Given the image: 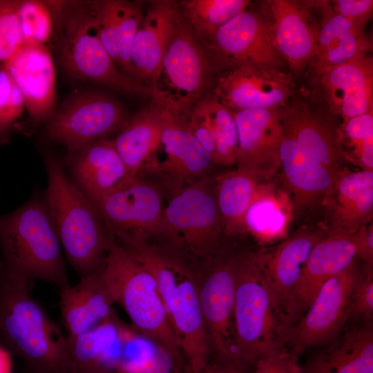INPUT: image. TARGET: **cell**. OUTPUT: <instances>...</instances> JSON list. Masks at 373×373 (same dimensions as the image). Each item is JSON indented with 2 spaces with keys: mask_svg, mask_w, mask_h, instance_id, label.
Listing matches in <instances>:
<instances>
[{
  "mask_svg": "<svg viewBox=\"0 0 373 373\" xmlns=\"http://www.w3.org/2000/svg\"><path fill=\"white\" fill-rule=\"evenodd\" d=\"M153 276L188 373L209 364L211 348L201 312L195 265L145 242L123 246Z\"/></svg>",
  "mask_w": 373,
  "mask_h": 373,
  "instance_id": "6da1fadb",
  "label": "cell"
},
{
  "mask_svg": "<svg viewBox=\"0 0 373 373\" xmlns=\"http://www.w3.org/2000/svg\"><path fill=\"white\" fill-rule=\"evenodd\" d=\"M26 280L0 272V334L36 373H74L67 336L29 292Z\"/></svg>",
  "mask_w": 373,
  "mask_h": 373,
  "instance_id": "7a4b0ae2",
  "label": "cell"
},
{
  "mask_svg": "<svg viewBox=\"0 0 373 373\" xmlns=\"http://www.w3.org/2000/svg\"><path fill=\"white\" fill-rule=\"evenodd\" d=\"M46 202L68 262L80 278L99 269L115 240L98 209L54 155L45 153Z\"/></svg>",
  "mask_w": 373,
  "mask_h": 373,
  "instance_id": "3957f363",
  "label": "cell"
},
{
  "mask_svg": "<svg viewBox=\"0 0 373 373\" xmlns=\"http://www.w3.org/2000/svg\"><path fill=\"white\" fill-rule=\"evenodd\" d=\"M0 246L2 271L8 276L43 280L60 289L70 285L44 194L35 192L20 207L0 216Z\"/></svg>",
  "mask_w": 373,
  "mask_h": 373,
  "instance_id": "277c9868",
  "label": "cell"
},
{
  "mask_svg": "<svg viewBox=\"0 0 373 373\" xmlns=\"http://www.w3.org/2000/svg\"><path fill=\"white\" fill-rule=\"evenodd\" d=\"M267 251H237L235 260L233 323L240 366L256 361L284 346L287 332L265 278Z\"/></svg>",
  "mask_w": 373,
  "mask_h": 373,
  "instance_id": "5b68a950",
  "label": "cell"
},
{
  "mask_svg": "<svg viewBox=\"0 0 373 373\" xmlns=\"http://www.w3.org/2000/svg\"><path fill=\"white\" fill-rule=\"evenodd\" d=\"M166 200L157 227L145 243L193 264L222 245L226 239L213 176L184 186Z\"/></svg>",
  "mask_w": 373,
  "mask_h": 373,
  "instance_id": "8992f818",
  "label": "cell"
},
{
  "mask_svg": "<svg viewBox=\"0 0 373 373\" xmlns=\"http://www.w3.org/2000/svg\"><path fill=\"white\" fill-rule=\"evenodd\" d=\"M60 19L59 55L73 79L128 95L151 97V90L125 75L102 44L90 1H48Z\"/></svg>",
  "mask_w": 373,
  "mask_h": 373,
  "instance_id": "52a82bcc",
  "label": "cell"
},
{
  "mask_svg": "<svg viewBox=\"0 0 373 373\" xmlns=\"http://www.w3.org/2000/svg\"><path fill=\"white\" fill-rule=\"evenodd\" d=\"M99 271L114 303L125 311L132 327L162 345L184 367L183 356L149 271L115 240Z\"/></svg>",
  "mask_w": 373,
  "mask_h": 373,
  "instance_id": "ba28073f",
  "label": "cell"
},
{
  "mask_svg": "<svg viewBox=\"0 0 373 373\" xmlns=\"http://www.w3.org/2000/svg\"><path fill=\"white\" fill-rule=\"evenodd\" d=\"M216 70L181 13L153 79L152 103L181 115L209 95Z\"/></svg>",
  "mask_w": 373,
  "mask_h": 373,
  "instance_id": "9c48e42d",
  "label": "cell"
},
{
  "mask_svg": "<svg viewBox=\"0 0 373 373\" xmlns=\"http://www.w3.org/2000/svg\"><path fill=\"white\" fill-rule=\"evenodd\" d=\"M229 242L225 240L216 252L194 265L200 305L211 351L218 361L241 369L233 323L237 251L231 249Z\"/></svg>",
  "mask_w": 373,
  "mask_h": 373,
  "instance_id": "30bf717a",
  "label": "cell"
},
{
  "mask_svg": "<svg viewBox=\"0 0 373 373\" xmlns=\"http://www.w3.org/2000/svg\"><path fill=\"white\" fill-rule=\"evenodd\" d=\"M164 113L159 142L136 177L157 183L165 198L184 186L213 177L211 173L216 164L183 117Z\"/></svg>",
  "mask_w": 373,
  "mask_h": 373,
  "instance_id": "8fae6325",
  "label": "cell"
},
{
  "mask_svg": "<svg viewBox=\"0 0 373 373\" xmlns=\"http://www.w3.org/2000/svg\"><path fill=\"white\" fill-rule=\"evenodd\" d=\"M129 115L113 96L96 90L79 93L66 99L47 122L45 135L73 153L93 142L118 133Z\"/></svg>",
  "mask_w": 373,
  "mask_h": 373,
  "instance_id": "7c38bea8",
  "label": "cell"
},
{
  "mask_svg": "<svg viewBox=\"0 0 373 373\" xmlns=\"http://www.w3.org/2000/svg\"><path fill=\"white\" fill-rule=\"evenodd\" d=\"M263 5L258 9L249 7L201 44L215 70L253 63L283 70L286 63L276 47Z\"/></svg>",
  "mask_w": 373,
  "mask_h": 373,
  "instance_id": "4fadbf2b",
  "label": "cell"
},
{
  "mask_svg": "<svg viewBox=\"0 0 373 373\" xmlns=\"http://www.w3.org/2000/svg\"><path fill=\"white\" fill-rule=\"evenodd\" d=\"M296 93L284 70L253 63L216 70L209 95L232 111L285 108Z\"/></svg>",
  "mask_w": 373,
  "mask_h": 373,
  "instance_id": "5bb4252c",
  "label": "cell"
},
{
  "mask_svg": "<svg viewBox=\"0 0 373 373\" xmlns=\"http://www.w3.org/2000/svg\"><path fill=\"white\" fill-rule=\"evenodd\" d=\"M361 270L355 260L322 285L305 314L286 333L284 342L289 351L298 356L329 344L339 335L350 316L352 291Z\"/></svg>",
  "mask_w": 373,
  "mask_h": 373,
  "instance_id": "9a60e30c",
  "label": "cell"
},
{
  "mask_svg": "<svg viewBox=\"0 0 373 373\" xmlns=\"http://www.w3.org/2000/svg\"><path fill=\"white\" fill-rule=\"evenodd\" d=\"M94 204L115 242L125 245L146 242L151 236L164 195L157 183L135 177Z\"/></svg>",
  "mask_w": 373,
  "mask_h": 373,
  "instance_id": "2e32d148",
  "label": "cell"
},
{
  "mask_svg": "<svg viewBox=\"0 0 373 373\" xmlns=\"http://www.w3.org/2000/svg\"><path fill=\"white\" fill-rule=\"evenodd\" d=\"M338 118L311 95L296 91L283 109L284 133L306 157L338 172L347 168L339 144Z\"/></svg>",
  "mask_w": 373,
  "mask_h": 373,
  "instance_id": "e0dca14e",
  "label": "cell"
},
{
  "mask_svg": "<svg viewBox=\"0 0 373 373\" xmlns=\"http://www.w3.org/2000/svg\"><path fill=\"white\" fill-rule=\"evenodd\" d=\"M283 109L233 111L238 139L237 169L259 182L270 180L280 170Z\"/></svg>",
  "mask_w": 373,
  "mask_h": 373,
  "instance_id": "ac0fdd59",
  "label": "cell"
},
{
  "mask_svg": "<svg viewBox=\"0 0 373 373\" xmlns=\"http://www.w3.org/2000/svg\"><path fill=\"white\" fill-rule=\"evenodd\" d=\"M311 95L341 122L373 111V59L358 57L321 74Z\"/></svg>",
  "mask_w": 373,
  "mask_h": 373,
  "instance_id": "d6986e66",
  "label": "cell"
},
{
  "mask_svg": "<svg viewBox=\"0 0 373 373\" xmlns=\"http://www.w3.org/2000/svg\"><path fill=\"white\" fill-rule=\"evenodd\" d=\"M2 65L19 88L30 118L48 122L56 104L55 68L48 46L25 41Z\"/></svg>",
  "mask_w": 373,
  "mask_h": 373,
  "instance_id": "ffe728a7",
  "label": "cell"
},
{
  "mask_svg": "<svg viewBox=\"0 0 373 373\" xmlns=\"http://www.w3.org/2000/svg\"><path fill=\"white\" fill-rule=\"evenodd\" d=\"M356 258L352 235L325 231L312 247L293 292L287 316L289 327L300 319L322 285Z\"/></svg>",
  "mask_w": 373,
  "mask_h": 373,
  "instance_id": "44dd1931",
  "label": "cell"
},
{
  "mask_svg": "<svg viewBox=\"0 0 373 373\" xmlns=\"http://www.w3.org/2000/svg\"><path fill=\"white\" fill-rule=\"evenodd\" d=\"M321 208L325 232L355 233L372 219L373 171H339Z\"/></svg>",
  "mask_w": 373,
  "mask_h": 373,
  "instance_id": "7402d4cb",
  "label": "cell"
},
{
  "mask_svg": "<svg viewBox=\"0 0 373 373\" xmlns=\"http://www.w3.org/2000/svg\"><path fill=\"white\" fill-rule=\"evenodd\" d=\"M263 4L271 22L276 47L289 73L297 77L314 56L318 25H314L304 1L272 0Z\"/></svg>",
  "mask_w": 373,
  "mask_h": 373,
  "instance_id": "603a6c76",
  "label": "cell"
},
{
  "mask_svg": "<svg viewBox=\"0 0 373 373\" xmlns=\"http://www.w3.org/2000/svg\"><path fill=\"white\" fill-rule=\"evenodd\" d=\"M311 4L321 14L315 54L307 68L311 82L329 68L370 54L372 43L365 30L336 14L329 1H312Z\"/></svg>",
  "mask_w": 373,
  "mask_h": 373,
  "instance_id": "cb8c5ba5",
  "label": "cell"
},
{
  "mask_svg": "<svg viewBox=\"0 0 373 373\" xmlns=\"http://www.w3.org/2000/svg\"><path fill=\"white\" fill-rule=\"evenodd\" d=\"M67 164L70 179L93 203L135 178L110 139L93 142L69 153Z\"/></svg>",
  "mask_w": 373,
  "mask_h": 373,
  "instance_id": "d4e9b609",
  "label": "cell"
},
{
  "mask_svg": "<svg viewBox=\"0 0 373 373\" xmlns=\"http://www.w3.org/2000/svg\"><path fill=\"white\" fill-rule=\"evenodd\" d=\"M180 15L179 1H149L134 37L131 59L137 81L151 88Z\"/></svg>",
  "mask_w": 373,
  "mask_h": 373,
  "instance_id": "484cf974",
  "label": "cell"
},
{
  "mask_svg": "<svg viewBox=\"0 0 373 373\" xmlns=\"http://www.w3.org/2000/svg\"><path fill=\"white\" fill-rule=\"evenodd\" d=\"M325 231L301 229L267 254L265 278L274 303L286 325L294 289L309 253Z\"/></svg>",
  "mask_w": 373,
  "mask_h": 373,
  "instance_id": "4316f807",
  "label": "cell"
},
{
  "mask_svg": "<svg viewBox=\"0 0 373 373\" xmlns=\"http://www.w3.org/2000/svg\"><path fill=\"white\" fill-rule=\"evenodd\" d=\"M180 116L216 165L236 164L238 139L232 111L209 94Z\"/></svg>",
  "mask_w": 373,
  "mask_h": 373,
  "instance_id": "83f0119b",
  "label": "cell"
},
{
  "mask_svg": "<svg viewBox=\"0 0 373 373\" xmlns=\"http://www.w3.org/2000/svg\"><path fill=\"white\" fill-rule=\"evenodd\" d=\"M280 170L294 209L321 207L337 173L306 157L284 133L279 149Z\"/></svg>",
  "mask_w": 373,
  "mask_h": 373,
  "instance_id": "f1b7e54d",
  "label": "cell"
},
{
  "mask_svg": "<svg viewBox=\"0 0 373 373\" xmlns=\"http://www.w3.org/2000/svg\"><path fill=\"white\" fill-rule=\"evenodd\" d=\"M113 304L99 270L59 291V308L69 336L84 334L105 321L114 313Z\"/></svg>",
  "mask_w": 373,
  "mask_h": 373,
  "instance_id": "f546056e",
  "label": "cell"
},
{
  "mask_svg": "<svg viewBox=\"0 0 373 373\" xmlns=\"http://www.w3.org/2000/svg\"><path fill=\"white\" fill-rule=\"evenodd\" d=\"M302 373H373L372 323L338 336L302 366Z\"/></svg>",
  "mask_w": 373,
  "mask_h": 373,
  "instance_id": "4dcf8cb0",
  "label": "cell"
},
{
  "mask_svg": "<svg viewBox=\"0 0 373 373\" xmlns=\"http://www.w3.org/2000/svg\"><path fill=\"white\" fill-rule=\"evenodd\" d=\"M165 120V113L151 103L130 116L112 140L130 174L136 177L157 146Z\"/></svg>",
  "mask_w": 373,
  "mask_h": 373,
  "instance_id": "1f68e13d",
  "label": "cell"
},
{
  "mask_svg": "<svg viewBox=\"0 0 373 373\" xmlns=\"http://www.w3.org/2000/svg\"><path fill=\"white\" fill-rule=\"evenodd\" d=\"M289 195L271 182H258L245 217L247 234L263 242L283 236L294 210Z\"/></svg>",
  "mask_w": 373,
  "mask_h": 373,
  "instance_id": "d6a6232c",
  "label": "cell"
},
{
  "mask_svg": "<svg viewBox=\"0 0 373 373\" xmlns=\"http://www.w3.org/2000/svg\"><path fill=\"white\" fill-rule=\"evenodd\" d=\"M213 180L224 238L247 235L245 217L260 182L238 169L214 175Z\"/></svg>",
  "mask_w": 373,
  "mask_h": 373,
  "instance_id": "836d02e7",
  "label": "cell"
},
{
  "mask_svg": "<svg viewBox=\"0 0 373 373\" xmlns=\"http://www.w3.org/2000/svg\"><path fill=\"white\" fill-rule=\"evenodd\" d=\"M249 0H184L179 1L182 17L200 44L247 9Z\"/></svg>",
  "mask_w": 373,
  "mask_h": 373,
  "instance_id": "e575fe53",
  "label": "cell"
},
{
  "mask_svg": "<svg viewBox=\"0 0 373 373\" xmlns=\"http://www.w3.org/2000/svg\"><path fill=\"white\" fill-rule=\"evenodd\" d=\"M338 134L346 162L373 171V111L341 122Z\"/></svg>",
  "mask_w": 373,
  "mask_h": 373,
  "instance_id": "d590c367",
  "label": "cell"
},
{
  "mask_svg": "<svg viewBox=\"0 0 373 373\" xmlns=\"http://www.w3.org/2000/svg\"><path fill=\"white\" fill-rule=\"evenodd\" d=\"M117 8L119 48L117 66L125 75L138 82L131 63V51L135 35L144 14L142 3L117 0Z\"/></svg>",
  "mask_w": 373,
  "mask_h": 373,
  "instance_id": "8d00e7d4",
  "label": "cell"
},
{
  "mask_svg": "<svg viewBox=\"0 0 373 373\" xmlns=\"http://www.w3.org/2000/svg\"><path fill=\"white\" fill-rule=\"evenodd\" d=\"M23 42L34 41L46 45L51 38L54 16L46 1L22 0L18 11Z\"/></svg>",
  "mask_w": 373,
  "mask_h": 373,
  "instance_id": "74e56055",
  "label": "cell"
},
{
  "mask_svg": "<svg viewBox=\"0 0 373 373\" xmlns=\"http://www.w3.org/2000/svg\"><path fill=\"white\" fill-rule=\"evenodd\" d=\"M25 108L23 95L4 66L0 65V144L8 141L14 122Z\"/></svg>",
  "mask_w": 373,
  "mask_h": 373,
  "instance_id": "f35d334b",
  "label": "cell"
},
{
  "mask_svg": "<svg viewBox=\"0 0 373 373\" xmlns=\"http://www.w3.org/2000/svg\"><path fill=\"white\" fill-rule=\"evenodd\" d=\"M21 0H0V61L10 59L22 46L19 22Z\"/></svg>",
  "mask_w": 373,
  "mask_h": 373,
  "instance_id": "ab89813d",
  "label": "cell"
},
{
  "mask_svg": "<svg viewBox=\"0 0 373 373\" xmlns=\"http://www.w3.org/2000/svg\"><path fill=\"white\" fill-rule=\"evenodd\" d=\"M90 1L100 39L117 65L119 55L117 0Z\"/></svg>",
  "mask_w": 373,
  "mask_h": 373,
  "instance_id": "60d3db41",
  "label": "cell"
},
{
  "mask_svg": "<svg viewBox=\"0 0 373 373\" xmlns=\"http://www.w3.org/2000/svg\"><path fill=\"white\" fill-rule=\"evenodd\" d=\"M128 373H184L183 367L162 345L149 338L140 361Z\"/></svg>",
  "mask_w": 373,
  "mask_h": 373,
  "instance_id": "b9f144b4",
  "label": "cell"
},
{
  "mask_svg": "<svg viewBox=\"0 0 373 373\" xmlns=\"http://www.w3.org/2000/svg\"><path fill=\"white\" fill-rule=\"evenodd\" d=\"M370 323L373 316V269L363 267L354 285L350 316Z\"/></svg>",
  "mask_w": 373,
  "mask_h": 373,
  "instance_id": "7bdbcfd3",
  "label": "cell"
},
{
  "mask_svg": "<svg viewBox=\"0 0 373 373\" xmlns=\"http://www.w3.org/2000/svg\"><path fill=\"white\" fill-rule=\"evenodd\" d=\"M251 373H302V365L298 356L281 346L259 358Z\"/></svg>",
  "mask_w": 373,
  "mask_h": 373,
  "instance_id": "ee69618b",
  "label": "cell"
},
{
  "mask_svg": "<svg viewBox=\"0 0 373 373\" xmlns=\"http://www.w3.org/2000/svg\"><path fill=\"white\" fill-rule=\"evenodd\" d=\"M330 5L336 14L361 30H365L372 17V0H334Z\"/></svg>",
  "mask_w": 373,
  "mask_h": 373,
  "instance_id": "f6af8a7d",
  "label": "cell"
},
{
  "mask_svg": "<svg viewBox=\"0 0 373 373\" xmlns=\"http://www.w3.org/2000/svg\"><path fill=\"white\" fill-rule=\"evenodd\" d=\"M356 258L365 269H373V224L371 222L352 235Z\"/></svg>",
  "mask_w": 373,
  "mask_h": 373,
  "instance_id": "bcb514c9",
  "label": "cell"
},
{
  "mask_svg": "<svg viewBox=\"0 0 373 373\" xmlns=\"http://www.w3.org/2000/svg\"><path fill=\"white\" fill-rule=\"evenodd\" d=\"M200 373H245L235 365L218 361L209 364Z\"/></svg>",
  "mask_w": 373,
  "mask_h": 373,
  "instance_id": "7dc6e473",
  "label": "cell"
},
{
  "mask_svg": "<svg viewBox=\"0 0 373 373\" xmlns=\"http://www.w3.org/2000/svg\"><path fill=\"white\" fill-rule=\"evenodd\" d=\"M11 363L8 353L0 346V373H10Z\"/></svg>",
  "mask_w": 373,
  "mask_h": 373,
  "instance_id": "c3c4849f",
  "label": "cell"
},
{
  "mask_svg": "<svg viewBox=\"0 0 373 373\" xmlns=\"http://www.w3.org/2000/svg\"><path fill=\"white\" fill-rule=\"evenodd\" d=\"M108 373H126V372H120V371H112V372H109Z\"/></svg>",
  "mask_w": 373,
  "mask_h": 373,
  "instance_id": "681fc988",
  "label": "cell"
},
{
  "mask_svg": "<svg viewBox=\"0 0 373 373\" xmlns=\"http://www.w3.org/2000/svg\"><path fill=\"white\" fill-rule=\"evenodd\" d=\"M3 267V262H1L0 261V272L2 271Z\"/></svg>",
  "mask_w": 373,
  "mask_h": 373,
  "instance_id": "f907efd6",
  "label": "cell"
},
{
  "mask_svg": "<svg viewBox=\"0 0 373 373\" xmlns=\"http://www.w3.org/2000/svg\"><path fill=\"white\" fill-rule=\"evenodd\" d=\"M27 373H36V372H35L30 370V371H28Z\"/></svg>",
  "mask_w": 373,
  "mask_h": 373,
  "instance_id": "816d5d0a",
  "label": "cell"
}]
</instances>
